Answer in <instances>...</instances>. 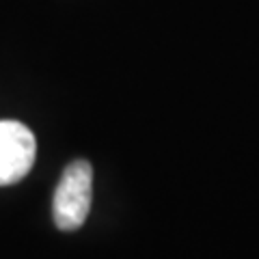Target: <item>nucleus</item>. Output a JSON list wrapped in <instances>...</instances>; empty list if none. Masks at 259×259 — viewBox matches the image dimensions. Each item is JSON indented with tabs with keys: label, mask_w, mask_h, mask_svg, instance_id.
I'll use <instances>...</instances> for the list:
<instances>
[{
	"label": "nucleus",
	"mask_w": 259,
	"mask_h": 259,
	"mask_svg": "<svg viewBox=\"0 0 259 259\" xmlns=\"http://www.w3.org/2000/svg\"><path fill=\"white\" fill-rule=\"evenodd\" d=\"M93 197V168L87 160L65 166L54 192V223L61 231H76L84 225Z\"/></svg>",
	"instance_id": "1"
},
{
	"label": "nucleus",
	"mask_w": 259,
	"mask_h": 259,
	"mask_svg": "<svg viewBox=\"0 0 259 259\" xmlns=\"http://www.w3.org/2000/svg\"><path fill=\"white\" fill-rule=\"evenodd\" d=\"M37 143L30 130L18 121H0V186L24 180L35 164Z\"/></svg>",
	"instance_id": "2"
}]
</instances>
